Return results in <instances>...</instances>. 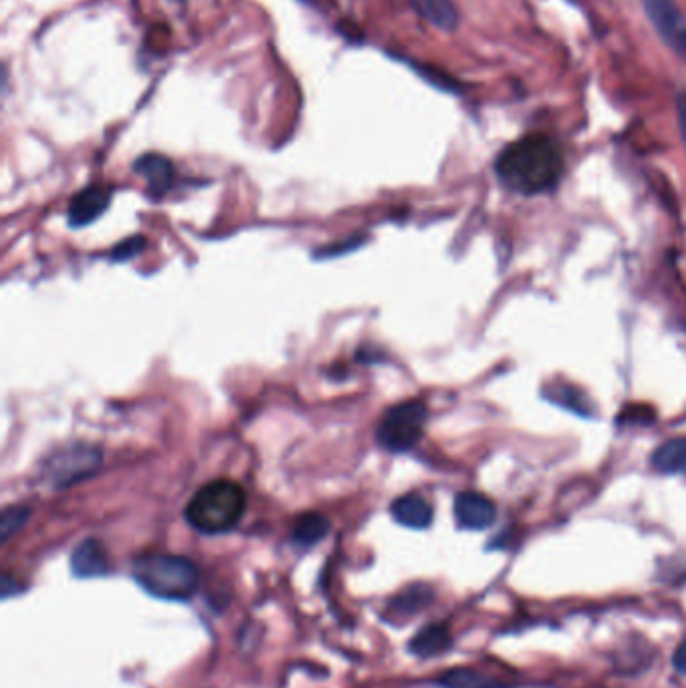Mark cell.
Wrapping results in <instances>:
<instances>
[{"label":"cell","mask_w":686,"mask_h":688,"mask_svg":"<svg viewBox=\"0 0 686 688\" xmlns=\"http://www.w3.org/2000/svg\"><path fill=\"white\" fill-rule=\"evenodd\" d=\"M499 181L516 193L535 195L552 190L564 174V152L556 140L544 133H530L509 143L497 155Z\"/></svg>","instance_id":"cell-1"},{"label":"cell","mask_w":686,"mask_h":688,"mask_svg":"<svg viewBox=\"0 0 686 688\" xmlns=\"http://www.w3.org/2000/svg\"><path fill=\"white\" fill-rule=\"evenodd\" d=\"M133 578L145 592L164 600H188L200 584L198 566L172 554H145L133 561Z\"/></svg>","instance_id":"cell-2"},{"label":"cell","mask_w":686,"mask_h":688,"mask_svg":"<svg viewBox=\"0 0 686 688\" xmlns=\"http://www.w3.org/2000/svg\"><path fill=\"white\" fill-rule=\"evenodd\" d=\"M246 511V494L229 479L205 484L191 497L186 518L202 534H224L240 522Z\"/></svg>","instance_id":"cell-3"},{"label":"cell","mask_w":686,"mask_h":688,"mask_svg":"<svg viewBox=\"0 0 686 688\" xmlns=\"http://www.w3.org/2000/svg\"><path fill=\"white\" fill-rule=\"evenodd\" d=\"M427 423V407L421 401H405L382 415L377 439L385 449L403 453L417 446Z\"/></svg>","instance_id":"cell-4"},{"label":"cell","mask_w":686,"mask_h":688,"mask_svg":"<svg viewBox=\"0 0 686 688\" xmlns=\"http://www.w3.org/2000/svg\"><path fill=\"white\" fill-rule=\"evenodd\" d=\"M102 465V449L93 446H71L47 461L45 477L55 487H69L93 475Z\"/></svg>","instance_id":"cell-5"},{"label":"cell","mask_w":686,"mask_h":688,"mask_svg":"<svg viewBox=\"0 0 686 688\" xmlns=\"http://www.w3.org/2000/svg\"><path fill=\"white\" fill-rule=\"evenodd\" d=\"M650 25L664 45L686 59V16L676 0H640Z\"/></svg>","instance_id":"cell-6"},{"label":"cell","mask_w":686,"mask_h":688,"mask_svg":"<svg viewBox=\"0 0 686 688\" xmlns=\"http://www.w3.org/2000/svg\"><path fill=\"white\" fill-rule=\"evenodd\" d=\"M453 511H456L459 527L471 530V532L487 530L497 518L496 503L477 491L459 494L456 497Z\"/></svg>","instance_id":"cell-7"},{"label":"cell","mask_w":686,"mask_h":688,"mask_svg":"<svg viewBox=\"0 0 686 688\" xmlns=\"http://www.w3.org/2000/svg\"><path fill=\"white\" fill-rule=\"evenodd\" d=\"M111 190L103 186H91L87 190L79 191L69 205V224L73 228L90 226L103 212L109 207Z\"/></svg>","instance_id":"cell-8"},{"label":"cell","mask_w":686,"mask_h":688,"mask_svg":"<svg viewBox=\"0 0 686 688\" xmlns=\"http://www.w3.org/2000/svg\"><path fill=\"white\" fill-rule=\"evenodd\" d=\"M71 570L76 578H99L109 572V556L99 539L81 542L71 556Z\"/></svg>","instance_id":"cell-9"},{"label":"cell","mask_w":686,"mask_h":688,"mask_svg":"<svg viewBox=\"0 0 686 688\" xmlns=\"http://www.w3.org/2000/svg\"><path fill=\"white\" fill-rule=\"evenodd\" d=\"M133 169H135V174H140L141 178L145 179L147 190L152 195H164L172 188L174 178H176L172 162L167 159L166 155H159V153L141 155Z\"/></svg>","instance_id":"cell-10"},{"label":"cell","mask_w":686,"mask_h":688,"mask_svg":"<svg viewBox=\"0 0 686 688\" xmlns=\"http://www.w3.org/2000/svg\"><path fill=\"white\" fill-rule=\"evenodd\" d=\"M391 515L394 522L411 530H425L433 523L431 503L419 494H407L394 499Z\"/></svg>","instance_id":"cell-11"},{"label":"cell","mask_w":686,"mask_h":688,"mask_svg":"<svg viewBox=\"0 0 686 688\" xmlns=\"http://www.w3.org/2000/svg\"><path fill=\"white\" fill-rule=\"evenodd\" d=\"M411 9L425 19L429 25L453 33L459 26L458 7L453 0H407Z\"/></svg>","instance_id":"cell-12"},{"label":"cell","mask_w":686,"mask_h":688,"mask_svg":"<svg viewBox=\"0 0 686 688\" xmlns=\"http://www.w3.org/2000/svg\"><path fill=\"white\" fill-rule=\"evenodd\" d=\"M451 632L446 625H429L421 630L417 637H413L409 650L417 659H433L451 649Z\"/></svg>","instance_id":"cell-13"},{"label":"cell","mask_w":686,"mask_h":688,"mask_svg":"<svg viewBox=\"0 0 686 688\" xmlns=\"http://www.w3.org/2000/svg\"><path fill=\"white\" fill-rule=\"evenodd\" d=\"M544 396L549 403L564 407L566 411H572V413L582 415V417H590L592 408H594L590 405V399H586L584 393L580 389H576L570 382L559 381V379H556L549 387L544 389Z\"/></svg>","instance_id":"cell-14"},{"label":"cell","mask_w":686,"mask_h":688,"mask_svg":"<svg viewBox=\"0 0 686 688\" xmlns=\"http://www.w3.org/2000/svg\"><path fill=\"white\" fill-rule=\"evenodd\" d=\"M650 463L657 472L666 473V475L686 473V437H676L657 447V451L650 458Z\"/></svg>","instance_id":"cell-15"},{"label":"cell","mask_w":686,"mask_h":688,"mask_svg":"<svg viewBox=\"0 0 686 688\" xmlns=\"http://www.w3.org/2000/svg\"><path fill=\"white\" fill-rule=\"evenodd\" d=\"M329 530H331V522L322 513L308 511V513H303L294 522L293 539L298 546L310 548V546L318 544L324 535L329 534Z\"/></svg>","instance_id":"cell-16"},{"label":"cell","mask_w":686,"mask_h":688,"mask_svg":"<svg viewBox=\"0 0 686 688\" xmlns=\"http://www.w3.org/2000/svg\"><path fill=\"white\" fill-rule=\"evenodd\" d=\"M439 685L443 688H509L494 676L483 675L473 668H453L441 676Z\"/></svg>","instance_id":"cell-17"},{"label":"cell","mask_w":686,"mask_h":688,"mask_svg":"<svg viewBox=\"0 0 686 688\" xmlns=\"http://www.w3.org/2000/svg\"><path fill=\"white\" fill-rule=\"evenodd\" d=\"M431 600V588L425 586V584H415V586L409 588L405 592H401V594L393 600L391 612H397L399 616L409 618V616H413V614L423 610Z\"/></svg>","instance_id":"cell-18"},{"label":"cell","mask_w":686,"mask_h":688,"mask_svg":"<svg viewBox=\"0 0 686 688\" xmlns=\"http://www.w3.org/2000/svg\"><path fill=\"white\" fill-rule=\"evenodd\" d=\"M31 518V510L26 508H9V510L2 513V520H0V535H2V542H7L11 535L16 534Z\"/></svg>","instance_id":"cell-19"},{"label":"cell","mask_w":686,"mask_h":688,"mask_svg":"<svg viewBox=\"0 0 686 688\" xmlns=\"http://www.w3.org/2000/svg\"><path fill=\"white\" fill-rule=\"evenodd\" d=\"M143 244L145 242H143V238H140V236L129 238L126 242L119 244V246L115 248V260H129V258L140 254L141 250H143Z\"/></svg>","instance_id":"cell-20"},{"label":"cell","mask_w":686,"mask_h":688,"mask_svg":"<svg viewBox=\"0 0 686 688\" xmlns=\"http://www.w3.org/2000/svg\"><path fill=\"white\" fill-rule=\"evenodd\" d=\"M676 119H678V129L686 145V91H681L676 97Z\"/></svg>","instance_id":"cell-21"},{"label":"cell","mask_w":686,"mask_h":688,"mask_svg":"<svg viewBox=\"0 0 686 688\" xmlns=\"http://www.w3.org/2000/svg\"><path fill=\"white\" fill-rule=\"evenodd\" d=\"M628 419L644 420V423H650V420L654 419V411L650 407H628V411L624 413L623 420Z\"/></svg>","instance_id":"cell-22"},{"label":"cell","mask_w":686,"mask_h":688,"mask_svg":"<svg viewBox=\"0 0 686 688\" xmlns=\"http://www.w3.org/2000/svg\"><path fill=\"white\" fill-rule=\"evenodd\" d=\"M673 664L678 675L686 676V637L678 644V649L674 650Z\"/></svg>","instance_id":"cell-23"},{"label":"cell","mask_w":686,"mask_h":688,"mask_svg":"<svg viewBox=\"0 0 686 688\" xmlns=\"http://www.w3.org/2000/svg\"><path fill=\"white\" fill-rule=\"evenodd\" d=\"M310 2H320V0H310Z\"/></svg>","instance_id":"cell-24"}]
</instances>
